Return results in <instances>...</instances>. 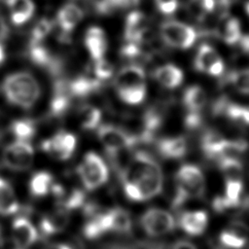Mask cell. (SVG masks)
Wrapping results in <instances>:
<instances>
[{
	"label": "cell",
	"mask_w": 249,
	"mask_h": 249,
	"mask_svg": "<svg viewBox=\"0 0 249 249\" xmlns=\"http://www.w3.org/2000/svg\"><path fill=\"white\" fill-rule=\"evenodd\" d=\"M2 92L11 104L22 109H29L39 99L41 87L31 73L18 71L4 79Z\"/></svg>",
	"instance_id": "6da1fadb"
},
{
	"label": "cell",
	"mask_w": 249,
	"mask_h": 249,
	"mask_svg": "<svg viewBox=\"0 0 249 249\" xmlns=\"http://www.w3.org/2000/svg\"><path fill=\"white\" fill-rule=\"evenodd\" d=\"M115 89L118 96L124 103L129 105L142 103L147 93L144 69L136 64L124 66L115 78Z\"/></svg>",
	"instance_id": "7a4b0ae2"
},
{
	"label": "cell",
	"mask_w": 249,
	"mask_h": 249,
	"mask_svg": "<svg viewBox=\"0 0 249 249\" xmlns=\"http://www.w3.org/2000/svg\"><path fill=\"white\" fill-rule=\"evenodd\" d=\"M176 191L172 200L173 208L181 207L187 200L200 198L205 193V179L202 171L195 164H183L175 174Z\"/></svg>",
	"instance_id": "3957f363"
},
{
	"label": "cell",
	"mask_w": 249,
	"mask_h": 249,
	"mask_svg": "<svg viewBox=\"0 0 249 249\" xmlns=\"http://www.w3.org/2000/svg\"><path fill=\"white\" fill-rule=\"evenodd\" d=\"M77 174L84 187L93 191L106 183L109 177L108 167L104 160L95 152H88L77 166Z\"/></svg>",
	"instance_id": "277c9868"
},
{
	"label": "cell",
	"mask_w": 249,
	"mask_h": 249,
	"mask_svg": "<svg viewBox=\"0 0 249 249\" xmlns=\"http://www.w3.org/2000/svg\"><path fill=\"white\" fill-rule=\"evenodd\" d=\"M163 185L162 171L160 166L144 174L136 181L124 184L125 196L132 201H145L158 196Z\"/></svg>",
	"instance_id": "5b68a950"
},
{
	"label": "cell",
	"mask_w": 249,
	"mask_h": 249,
	"mask_svg": "<svg viewBox=\"0 0 249 249\" xmlns=\"http://www.w3.org/2000/svg\"><path fill=\"white\" fill-rule=\"evenodd\" d=\"M97 137L108 154L128 150L139 143L135 134L114 124H102L97 127Z\"/></svg>",
	"instance_id": "8992f818"
},
{
	"label": "cell",
	"mask_w": 249,
	"mask_h": 249,
	"mask_svg": "<svg viewBox=\"0 0 249 249\" xmlns=\"http://www.w3.org/2000/svg\"><path fill=\"white\" fill-rule=\"evenodd\" d=\"M160 35L166 45L181 50L191 48L196 40V32L192 26L176 20L163 21Z\"/></svg>",
	"instance_id": "52a82bcc"
},
{
	"label": "cell",
	"mask_w": 249,
	"mask_h": 249,
	"mask_svg": "<svg viewBox=\"0 0 249 249\" xmlns=\"http://www.w3.org/2000/svg\"><path fill=\"white\" fill-rule=\"evenodd\" d=\"M34 160V149L28 141L16 140L5 147L2 153L3 164L14 171L28 170Z\"/></svg>",
	"instance_id": "ba28073f"
},
{
	"label": "cell",
	"mask_w": 249,
	"mask_h": 249,
	"mask_svg": "<svg viewBox=\"0 0 249 249\" xmlns=\"http://www.w3.org/2000/svg\"><path fill=\"white\" fill-rule=\"evenodd\" d=\"M140 226L149 236L156 237L172 232L176 227V221L164 209L149 208L141 215Z\"/></svg>",
	"instance_id": "9c48e42d"
},
{
	"label": "cell",
	"mask_w": 249,
	"mask_h": 249,
	"mask_svg": "<svg viewBox=\"0 0 249 249\" xmlns=\"http://www.w3.org/2000/svg\"><path fill=\"white\" fill-rule=\"evenodd\" d=\"M76 136L66 130H59L52 137L44 140L41 144L42 150L60 160H66L72 157L76 150Z\"/></svg>",
	"instance_id": "30bf717a"
},
{
	"label": "cell",
	"mask_w": 249,
	"mask_h": 249,
	"mask_svg": "<svg viewBox=\"0 0 249 249\" xmlns=\"http://www.w3.org/2000/svg\"><path fill=\"white\" fill-rule=\"evenodd\" d=\"M194 67L200 73L216 77L224 73L225 64L213 47L208 44H202L196 53Z\"/></svg>",
	"instance_id": "8fae6325"
},
{
	"label": "cell",
	"mask_w": 249,
	"mask_h": 249,
	"mask_svg": "<svg viewBox=\"0 0 249 249\" xmlns=\"http://www.w3.org/2000/svg\"><path fill=\"white\" fill-rule=\"evenodd\" d=\"M248 241V227L239 221L232 222L218 236V249H243Z\"/></svg>",
	"instance_id": "7c38bea8"
},
{
	"label": "cell",
	"mask_w": 249,
	"mask_h": 249,
	"mask_svg": "<svg viewBox=\"0 0 249 249\" xmlns=\"http://www.w3.org/2000/svg\"><path fill=\"white\" fill-rule=\"evenodd\" d=\"M150 22L146 15L140 11L130 12L124 22V40L125 42L142 44L149 33Z\"/></svg>",
	"instance_id": "4fadbf2b"
},
{
	"label": "cell",
	"mask_w": 249,
	"mask_h": 249,
	"mask_svg": "<svg viewBox=\"0 0 249 249\" xmlns=\"http://www.w3.org/2000/svg\"><path fill=\"white\" fill-rule=\"evenodd\" d=\"M28 57L34 64L45 68L53 75L59 74L61 70L60 60L54 57L43 43H29Z\"/></svg>",
	"instance_id": "5bb4252c"
},
{
	"label": "cell",
	"mask_w": 249,
	"mask_h": 249,
	"mask_svg": "<svg viewBox=\"0 0 249 249\" xmlns=\"http://www.w3.org/2000/svg\"><path fill=\"white\" fill-rule=\"evenodd\" d=\"M179 228L191 236L202 234L208 226V215L204 210H189L178 218Z\"/></svg>",
	"instance_id": "9a60e30c"
},
{
	"label": "cell",
	"mask_w": 249,
	"mask_h": 249,
	"mask_svg": "<svg viewBox=\"0 0 249 249\" xmlns=\"http://www.w3.org/2000/svg\"><path fill=\"white\" fill-rule=\"evenodd\" d=\"M11 233L14 243L19 248H26L32 245L38 236L34 225L23 216H19L13 221Z\"/></svg>",
	"instance_id": "2e32d148"
},
{
	"label": "cell",
	"mask_w": 249,
	"mask_h": 249,
	"mask_svg": "<svg viewBox=\"0 0 249 249\" xmlns=\"http://www.w3.org/2000/svg\"><path fill=\"white\" fill-rule=\"evenodd\" d=\"M213 113L225 116L236 124L249 125V107L231 102L227 98H221L215 103Z\"/></svg>",
	"instance_id": "e0dca14e"
},
{
	"label": "cell",
	"mask_w": 249,
	"mask_h": 249,
	"mask_svg": "<svg viewBox=\"0 0 249 249\" xmlns=\"http://www.w3.org/2000/svg\"><path fill=\"white\" fill-rule=\"evenodd\" d=\"M84 42L89 56L94 61L103 58L107 51V38L102 28L99 26L89 27L86 31Z\"/></svg>",
	"instance_id": "ac0fdd59"
},
{
	"label": "cell",
	"mask_w": 249,
	"mask_h": 249,
	"mask_svg": "<svg viewBox=\"0 0 249 249\" xmlns=\"http://www.w3.org/2000/svg\"><path fill=\"white\" fill-rule=\"evenodd\" d=\"M71 94L68 89V82L57 80L53 85V92L50 103V114L59 118L64 115L71 105Z\"/></svg>",
	"instance_id": "d6986e66"
},
{
	"label": "cell",
	"mask_w": 249,
	"mask_h": 249,
	"mask_svg": "<svg viewBox=\"0 0 249 249\" xmlns=\"http://www.w3.org/2000/svg\"><path fill=\"white\" fill-rule=\"evenodd\" d=\"M215 33L219 39L228 45L238 43L242 36L240 22L236 18L231 17L227 13L222 14Z\"/></svg>",
	"instance_id": "ffe728a7"
},
{
	"label": "cell",
	"mask_w": 249,
	"mask_h": 249,
	"mask_svg": "<svg viewBox=\"0 0 249 249\" xmlns=\"http://www.w3.org/2000/svg\"><path fill=\"white\" fill-rule=\"evenodd\" d=\"M83 17V10L79 6L73 3L63 5L56 14V21L61 29V33L70 35L71 31L78 25Z\"/></svg>",
	"instance_id": "44dd1931"
},
{
	"label": "cell",
	"mask_w": 249,
	"mask_h": 249,
	"mask_svg": "<svg viewBox=\"0 0 249 249\" xmlns=\"http://www.w3.org/2000/svg\"><path fill=\"white\" fill-rule=\"evenodd\" d=\"M160 155L168 160H178L183 158L188 150L187 140L184 136H172L160 139L157 144Z\"/></svg>",
	"instance_id": "7402d4cb"
},
{
	"label": "cell",
	"mask_w": 249,
	"mask_h": 249,
	"mask_svg": "<svg viewBox=\"0 0 249 249\" xmlns=\"http://www.w3.org/2000/svg\"><path fill=\"white\" fill-rule=\"evenodd\" d=\"M10 12V18L14 25L26 23L34 15L35 5L32 0H5Z\"/></svg>",
	"instance_id": "603a6c76"
},
{
	"label": "cell",
	"mask_w": 249,
	"mask_h": 249,
	"mask_svg": "<svg viewBox=\"0 0 249 249\" xmlns=\"http://www.w3.org/2000/svg\"><path fill=\"white\" fill-rule=\"evenodd\" d=\"M153 76L161 87L169 89H176L184 80L182 70L170 63L156 68L153 72Z\"/></svg>",
	"instance_id": "cb8c5ba5"
},
{
	"label": "cell",
	"mask_w": 249,
	"mask_h": 249,
	"mask_svg": "<svg viewBox=\"0 0 249 249\" xmlns=\"http://www.w3.org/2000/svg\"><path fill=\"white\" fill-rule=\"evenodd\" d=\"M83 228V233L88 239H96L111 231L108 211L104 213H92Z\"/></svg>",
	"instance_id": "d4e9b609"
},
{
	"label": "cell",
	"mask_w": 249,
	"mask_h": 249,
	"mask_svg": "<svg viewBox=\"0 0 249 249\" xmlns=\"http://www.w3.org/2000/svg\"><path fill=\"white\" fill-rule=\"evenodd\" d=\"M102 82L96 78L79 76L68 82V89L72 97H87L100 89Z\"/></svg>",
	"instance_id": "484cf974"
},
{
	"label": "cell",
	"mask_w": 249,
	"mask_h": 249,
	"mask_svg": "<svg viewBox=\"0 0 249 249\" xmlns=\"http://www.w3.org/2000/svg\"><path fill=\"white\" fill-rule=\"evenodd\" d=\"M183 104L188 113H200L207 101L204 89L199 86H191L183 93Z\"/></svg>",
	"instance_id": "4316f807"
},
{
	"label": "cell",
	"mask_w": 249,
	"mask_h": 249,
	"mask_svg": "<svg viewBox=\"0 0 249 249\" xmlns=\"http://www.w3.org/2000/svg\"><path fill=\"white\" fill-rule=\"evenodd\" d=\"M68 224V216L65 210L61 209L56 212L46 215L40 222V229L44 235H53L65 229Z\"/></svg>",
	"instance_id": "83f0119b"
},
{
	"label": "cell",
	"mask_w": 249,
	"mask_h": 249,
	"mask_svg": "<svg viewBox=\"0 0 249 249\" xmlns=\"http://www.w3.org/2000/svg\"><path fill=\"white\" fill-rule=\"evenodd\" d=\"M54 185L53 177L48 171H38L29 180V192L35 197H43L52 193Z\"/></svg>",
	"instance_id": "f1b7e54d"
},
{
	"label": "cell",
	"mask_w": 249,
	"mask_h": 249,
	"mask_svg": "<svg viewBox=\"0 0 249 249\" xmlns=\"http://www.w3.org/2000/svg\"><path fill=\"white\" fill-rule=\"evenodd\" d=\"M19 204L11 184L0 177V214L4 216L15 214Z\"/></svg>",
	"instance_id": "f546056e"
},
{
	"label": "cell",
	"mask_w": 249,
	"mask_h": 249,
	"mask_svg": "<svg viewBox=\"0 0 249 249\" xmlns=\"http://www.w3.org/2000/svg\"><path fill=\"white\" fill-rule=\"evenodd\" d=\"M225 140L226 139L215 130L206 131L201 138V149L206 158L218 160L221 147Z\"/></svg>",
	"instance_id": "4dcf8cb0"
},
{
	"label": "cell",
	"mask_w": 249,
	"mask_h": 249,
	"mask_svg": "<svg viewBox=\"0 0 249 249\" xmlns=\"http://www.w3.org/2000/svg\"><path fill=\"white\" fill-rule=\"evenodd\" d=\"M111 231L120 233L129 232L132 227V221L129 213L120 207L108 210Z\"/></svg>",
	"instance_id": "1f68e13d"
},
{
	"label": "cell",
	"mask_w": 249,
	"mask_h": 249,
	"mask_svg": "<svg viewBox=\"0 0 249 249\" xmlns=\"http://www.w3.org/2000/svg\"><path fill=\"white\" fill-rule=\"evenodd\" d=\"M216 8V0H188L186 9L188 14L196 20H203Z\"/></svg>",
	"instance_id": "d6a6232c"
},
{
	"label": "cell",
	"mask_w": 249,
	"mask_h": 249,
	"mask_svg": "<svg viewBox=\"0 0 249 249\" xmlns=\"http://www.w3.org/2000/svg\"><path fill=\"white\" fill-rule=\"evenodd\" d=\"M101 111L91 105H85L79 111V123L84 130H93L99 126L101 121Z\"/></svg>",
	"instance_id": "836d02e7"
},
{
	"label": "cell",
	"mask_w": 249,
	"mask_h": 249,
	"mask_svg": "<svg viewBox=\"0 0 249 249\" xmlns=\"http://www.w3.org/2000/svg\"><path fill=\"white\" fill-rule=\"evenodd\" d=\"M10 130L17 140L29 141L36 134V124L30 119L15 120L10 125Z\"/></svg>",
	"instance_id": "e575fe53"
},
{
	"label": "cell",
	"mask_w": 249,
	"mask_h": 249,
	"mask_svg": "<svg viewBox=\"0 0 249 249\" xmlns=\"http://www.w3.org/2000/svg\"><path fill=\"white\" fill-rule=\"evenodd\" d=\"M140 0H98L95 8L98 14L110 15L119 10L134 7Z\"/></svg>",
	"instance_id": "d590c367"
},
{
	"label": "cell",
	"mask_w": 249,
	"mask_h": 249,
	"mask_svg": "<svg viewBox=\"0 0 249 249\" xmlns=\"http://www.w3.org/2000/svg\"><path fill=\"white\" fill-rule=\"evenodd\" d=\"M218 164L226 180L241 179L243 165L237 158H222L218 160Z\"/></svg>",
	"instance_id": "8d00e7d4"
},
{
	"label": "cell",
	"mask_w": 249,
	"mask_h": 249,
	"mask_svg": "<svg viewBox=\"0 0 249 249\" xmlns=\"http://www.w3.org/2000/svg\"><path fill=\"white\" fill-rule=\"evenodd\" d=\"M227 82L238 92L249 94V68L230 72L227 77Z\"/></svg>",
	"instance_id": "74e56055"
},
{
	"label": "cell",
	"mask_w": 249,
	"mask_h": 249,
	"mask_svg": "<svg viewBox=\"0 0 249 249\" xmlns=\"http://www.w3.org/2000/svg\"><path fill=\"white\" fill-rule=\"evenodd\" d=\"M53 23L51 19L43 18L37 21L31 30L29 43H43L47 36L51 33Z\"/></svg>",
	"instance_id": "f35d334b"
},
{
	"label": "cell",
	"mask_w": 249,
	"mask_h": 249,
	"mask_svg": "<svg viewBox=\"0 0 249 249\" xmlns=\"http://www.w3.org/2000/svg\"><path fill=\"white\" fill-rule=\"evenodd\" d=\"M93 73H94V78L98 79L101 82H104L113 76V73H114L113 64L107 59H104V57L99 60H96L94 61Z\"/></svg>",
	"instance_id": "ab89813d"
},
{
	"label": "cell",
	"mask_w": 249,
	"mask_h": 249,
	"mask_svg": "<svg viewBox=\"0 0 249 249\" xmlns=\"http://www.w3.org/2000/svg\"><path fill=\"white\" fill-rule=\"evenodd\" d=\"M158 10L163 15L174 14L179 6L178 0H155Z\"/></svg>",
	"instance_id": "60d3db41"
},
{
	"label": "cell",
	"mask_w": 249,
	"mask_h": 249,
	"mask_svg": "<svg viewBox=\"0 0 249 249\" xmlns=\"http://www.w3.org/2000/svg\"><path fill=\"white\" fill-rule=\"evenodd\" d=\"M171 249H196V247L188 240H179L173 244Z\"/></svg>",
	"instance_id": "b9f144b4"
},
{
	"label": "cell",
	"mask_w": 249,
	"mask_h": 249,
	"mask_svg": "<svg viewBox=\"0 0 249 249\" xmlns=\"http://www.w3.org/2000/svg\"><path fill=\"white\" fill-rule=\"evenodd\" d=\"M239 45H240V48L241 50L248 53L249 54V34H246V35H243L241 36L240 40H239Z\"/></svg>",
	"instance_id": "7bdbcfd3"
},
{
	"label": "cell",
	"mask_w": 249,
	"mask_h": 249,
	"mask_svg": "<svg viewBox=\"0 0 249 249\" xmlns=\"http://www.w3.org/2000/svg\"><path fill=\"white\" fill-rule=\"evenodd\" d=\"M237 0H216V5H218L221 11L224 13L231 5H232Z\"/></svg>",
	"instance_id": "ee69618b"
},
{
	"label": "cell",
	"mask_w": 249,
	"mask_h": 249,
	"mask_svg": "<svg viewBox=\"0 0 249 249\" xmlns=\"http://www.w3.org/2000/svg\"><path fill=\"white\" fill-rule=\"evenodd\" d=\"M47 249H72L69 245L63 244V243H56L49 246Z\"/></svg>",
	"instance_id": "f6af8a7d"
},
{
	"label": "cell",
	"mask_w": 249,
	"mask_h": 249,
	"mask_svg": "<svg viewBox=\"0 0 249 249\" xmlns=\"http://www.w3.org/2000/svg\"><path fill=\"white\" fill-rule=\"evenodd\" d=\"M5 57H6V54H5V49H4V46L0 43V65L4 62Z\"/></svg>",
	"instance_id": "bcb514c9"
},
{
	"label": "cell",
	"mask_w": 249,
	"mask_h": 249,
	"mask_svg": "<svg viewBox=\"0 0 249 249\" xmlns=\"http://www.w3.org/2000/svg\"><path fill=\"white\" fill-rule=\"evenodd\" d=\"M108 249H134L133 246H130V247H127V246H115V247H111V248H108Z\"/></svg>",
	"instance_id": "7dc6e473"
},
{
	"label": "cell",
	"mask_w": 249,
	"mask_h": 249,
	"mask_svg": "<svg viewBox=\"0 0 249 249\" xmlns=\"http://www.w3.org/2000/svg\"><path fill=\"white\" fill-rule=\"evenodd\" d=\"M244 9H245V12H246L247 16L249 17V1H247V2L245 3V5H244Z\"/></svg>",
	"instance_id": "c3c4849f"
},
{
	"label": "cell",
	"mask_w": 249,
	"mask_h": 249,
	"mask_svg": "<svg viewBox=\"0 0 249 249\" xmlns=\"http://www.w3.org/2000/svg\"><path fill=\"white\" fill-rule=\"evenodd\" d=\"M3 243H4V240H3L2 232H1V230H0V249H1V248H2V246H3Z\"/></svg>",
	"instance_id": "681fc988"
}]
</instances>
